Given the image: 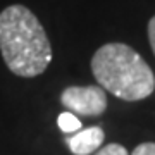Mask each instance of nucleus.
<instances>
[{"mask_svg": "<svg viewBox=\"0 0 155 155\" xmlns=\"http://www.w3.org/2000/svg\"><path fill=\"white\" fill-rule=\"evenodd\" d=\"M0 54L19 78H36L52 62V45L38 17L24 5L0 12Z\"/></svg>", "mask_w": 155, "mask_h": 155, "instance_id": "obj_1", "label": "nucleus"}, {"mask_svg": "<svg viewBox=\"0 0 155 155\" xmlns=\"http://www.w3.org/2000/svg\"><path fill=\"white\" fill-rule=\"evenodd\" d=\"M98 86L126 102H138L155 91V76L136 50L124 43H107L91 57Z\"/></svg>", "mask_w": 155, "mask_h": 155, "instance_id": "obj_2", "label": "nucleus"}, {"mask_svg": "<svg viewBox=\"0 0 155 155\" xmlns=\"http://www.w3.org/2000/svg\"><path fill=\"white\" fill-rule=\"evenodd\" d=\"M61 104L69 112L78 116L97 117L107 109V95L102 86H67L61 95Z\"/></svg>", "mask_w": 155, "mask_h": 155, "instance_id": "obj_3", "label": "nucleus"}, {"mask_svg": "<svg viewBox=\"0 0 155 155\" xmlns=\"http://www.w3.org/2000/svg\"><path fill=\"white\" fill-rule=\"evenodd\" d=\"M104 129L100 126H90L86 129H79L72 136H67L66 141L69 145L71 153L74 155H90L97 152L104 143Z\"/></svg>", "mask_w": 155, "mask_h": 155, "instance_id": "obj_4", "label": "nucleus"}, {"mask_svg": "<svg viewBox=\"0 0 155 155\" xmlns=\"http://www.w3.org/2000/svg\"><path fill=\"white\" fill-rule=\"evenodd\" d=\"M57 124H59V127L67 134L69 133H78V131L81 129V121H79V119L69 110L59 114V117H57Z\"/></svg>", "mask_w": 155, "mask_h": 155, "instance_id": "obj_5", "label": "nucleus"}, {"mask_svg": "<svg viewBox=\"0 0 155 155\" xmlns=\"http://www.w3.org/2000/svg\"><path fill=\"white\" fill-rule=\"evenodd\" d=\"M95 155H127V150L119 143H110L105 147H100Z\"/></svg>", "mask_w": 155, "mask_h": 155, "instance_id": "obj_6", "label": "nucleus"}, {"mask_svg": "<svg viewBox=\"0 0 155 155\" xmlns=\"http://www.w3.org/2000/svg\"><path fill=\"white\" fill-rule=\"evenodd\" d=\"M131 155H155V143H141L131 152Z\"/></svg>", "mask_w": 155, "mask_h": 155, "instance_id": "obj_7", "label": "nucleus"}, {"mask_svg": "<svg viewBox=\"0 0 155 155\" xmlns=\"http://www.w3.org/2000/svg\"><path fill=\"white\" fill-rule=\"evenodd\" d=\"M148 40H150L152 52H153V55H155V16L148 21Z\"/></svg>", "mask_w": 155, "mask_h": 155, "instance_id": "obj_8", "label": "nucleus"}]
</instances>
